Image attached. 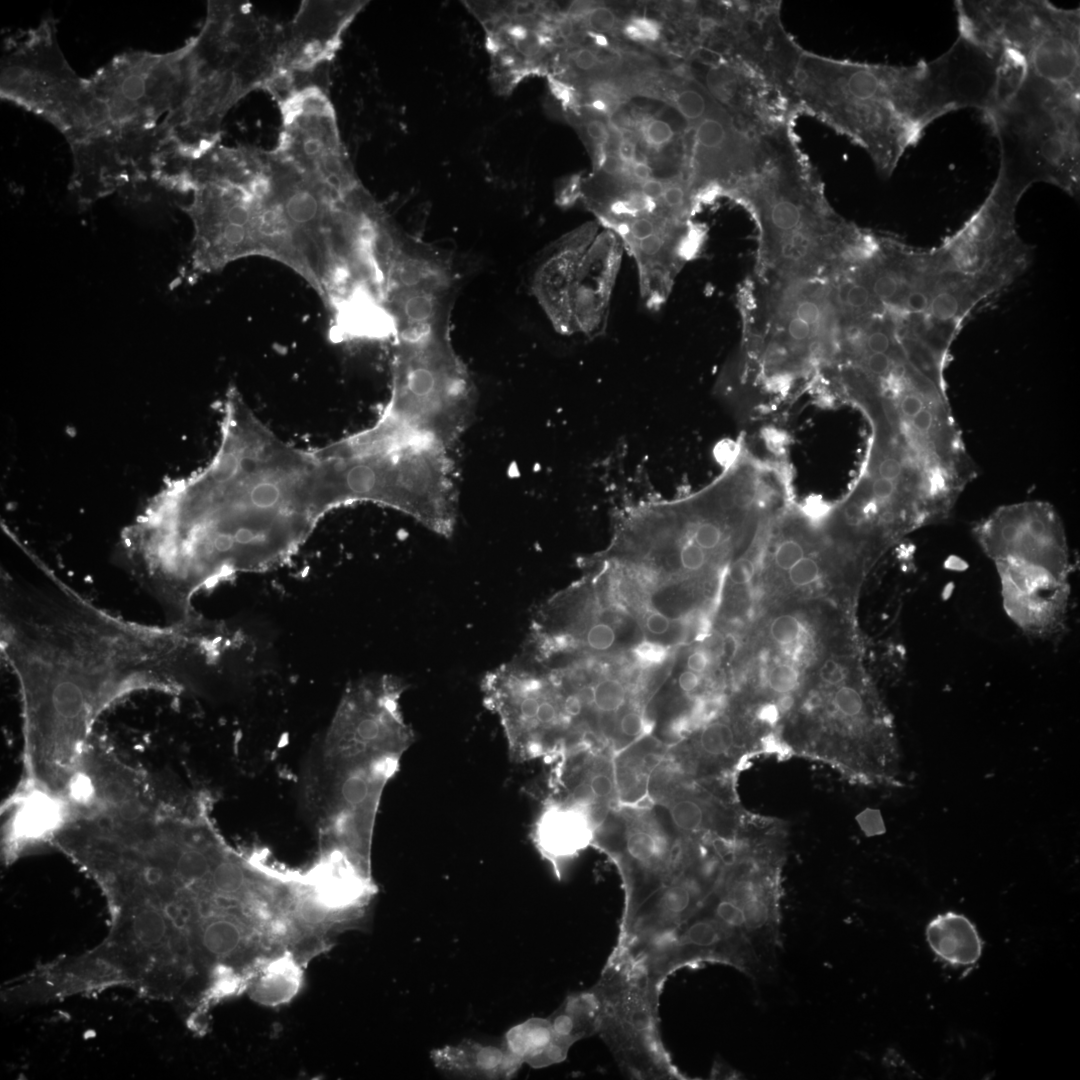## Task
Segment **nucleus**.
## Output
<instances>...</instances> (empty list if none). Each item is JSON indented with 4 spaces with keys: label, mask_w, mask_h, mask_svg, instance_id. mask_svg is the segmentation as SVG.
Returning <instances> with one entry per match:
<instances>
[{
    "label": "nucleus",
    "mask_w": 1080,
    "mask_h": 1080,
    "mask_svg": "<svg viewBox=\"0 0 1080 1080\" xmlns=\"http://www.w3.org/2000/svg\"><path fill=\"white\" fill-rule=\"evenodd\" d=\"M209 632L201 621L117 616L44 566L39 583H2L1 655L21 701L17 786L64 798L98 719L134 693H180L188 666L215 655Z\"/></svg>",
    "instance_id": "f257e3e1"
},
{
    "label": "nucleus",
    "mask_w": 1080,
    "mask_h": 1080,
    "mask_svg": "<svg viewBox=\"0 0 1080 1080\" xmlns=\"http://www.w3.org/2000/svg\"><path fill=\"white\" fill-rule=\"evenodd\" d=\"M209 464L156 496L122 535L135 578L171 615L197 616L202 589L290 557L336 507L320 449L288 445L235 389Z\"/></svg>",
    "instance_id": "f03ea898"
},
{
    "label": "nucleus",
    "mask_w": 1080,
    "mask_h": 1080,
    "mask_svg": "<svg viewBox=\"0 0 1080 1080\" xmlns=\"http://www.w3.org/2000/svg\"><path fill=\"white\" fill-rule=\"evenodd\" d=\"M229 844L209 808L165 803L104 823L75 863L102 890L108 936L91 954L119 984L186 1001L210 980L206 948L231 903Z\"/></svg>",
    "instance_id": "7ed1b4c3"
},
{
    "label": "nucleus",
    "mask_w": 1080,
    "mask_h": 1080,
    "mask_svg": "<svg viewBox=\"0 0 1080 1080\" xmlns=\"http://www.w3.org/2000/svg\"><path fill=\"white\" fill-rule=\"evenodd\" d=\"M278 109L259 183L264 253L303 277L333 315L372 282L381 209L353 168L328 96L298 94Z\"/></svg>",
    "instance_id": "20e7f679"
},
{
    "label": "nucleus",
    "mask_w": 1080,
    "mask_h": 1080,
    "mask_svg": "<svg viewBox=\"0 0 1080 1080\" xmlns=\"http://www.w3.org/2000/svg\"><path fill=\"white\" fill-rule=\"evenodd\" d=\"M402 695L383 679L351 683L326 733L315 778L319 856L368 873L384 788L414 741L401 710Z\"/></svg>",
    "instance_id": "39448f33"
},
{
    "label": "nucleus",
    "mask_w": 1080,
    "mask_h": 1080,
    "mask_svg": "<svg viewBox=\"0 0 1080 1080\" xmlns=\"http://www.w3.org/2000/svg\"><path fill=\"white\" fill-rule=\"evenodd\" d=\"M766 145L758 170L728 194L756 223V275L787 279L828 274L860 227L831 207L794 128L768 135Z\"/></svg>",
    "instance_id": "423d86ee"
},
{
    "label": "nucleus",
    "mask_w": 1080,
    "mask_h": 1080,
    "mask_svg": "<svg viewBox=\"0 0 1080 1080\" xmlns=\"http://www.w3.org/2000/svg\"><path fill=\"white\" fill-rule=\"evenodd\" d=\"M284 25L247 1H208L199 32L188 39L190 79L181 105L162 122L193 154L220 143L228 113L254 91L268 92L279 66Z\"/></svg>",
    "instance_id": "0eeeda50"
},
{
    "label": "nucleus",
    "mask_w": 1080,
    "mask_h": 1080,
    "mask_svg": "<svg viewBox=\"0 0 1080 1080\" xmlns=\"http://www.w3.org/2000/svg\"><path fill=\"white\" fill-rule=\"evenodd\" d=\"M784 855L754 847L726 869L699 911L657 962L665 978L704 963L732 966L757 986L775 976L780 949V873Z\"/></svg>",
    "instance_id": "6e6552de"
},
{
    "label": "nucleus",
    "mask_w": 1080,
    "mask_h": 1080,
    "mask_svg": "<svg viewBox=\"0 0 1080 1080\" xmlns=\"http://www.w3.org/2000/svg\"><path fill=\"white\" fill-rule=\"evenodd\" d=\"M914 65L836 59L804 50L792 84L799 114L846 136L889 178L906 150L922 138Z\"/></svg>",
    "instance_id": "1a4fd4ad"
},
{
    "label": "nucleus",
    "mask_w": 1080,
    "mask_h": 1080,
    "mask_svg": "<svg viewBox=\"0 0 1080 1080\" xmlns=\"http://www.w3.org/2000/svg\"><path fill=\"white\" fill-rule=\"evenodd\" d=\"M337 507L373 502L401 511L450 536L456 496L448 449L384 417L320 449Z\"/></svg>",
    "instance_id": "9d476101"
},
{
    "label": "nucleus",
    "mask_w": 1080,
    "mask_h": 1080,
    "mask_svg": "<svg viewBox=\"0 0 1080 1080\" xmlns=\"http://www.w3.org/2000/svg\"><path fill=\"white\" fill-rule=\"evenodd\" d=\"M1000 150L999 171L1028 190L1049 183L1073 197L1080 188V90L1030 71L985 117Z\"/></svg>",
    "instance_id": "9b49d317"
},
{
    "label": "nucleus",
    "mask_w": 1080,
    "mask_h": 1080,
    "mask_svg": "<svg viewBox=\"0 0 1080 1080\" xmlns=\"http://www.w3.org/2000/svg\"><path fill=\"white\" fill-rule=\"evenodd\" d=\"M441 325L396 335L391 394L381 414L448 449L471 422L474 389Z\"/></svg>",
    "instance_id": "f8f14e48"
},
{
    "label": "nucleus",
    "mask_w": 1080,
    "mask_h": 1080,
    "mask_svg": "<svg viewBox=\"0 0 1080 1080\" xmlns=\"http://www.w3.org/2000/svg\"><path fill=\"white\" fill-rule=\"evenodd\" d=\"M623 250L619 239L596 222L552 245L534 271L531 287L558 332L587 337L604 332Z\"/></svg>",
    "instance_id": "ddd939ff"
},
{
    "label": "nucleus",
    "mask_w": 1080,
    "mask_h": 1080,
    "mask_svg": "<svg viewBox=\"0 0 1080 1080\" xmlns=\"http://www.w3.org/2000/svg\"><path fill=\"white\" fill-rule=\"evenodd\" d=\"M0 75L1 99L43 118L69 144L96 131L88 78L65 58L52 17L5 39Z\"/></svg>",
    "instance_id": "4468645a"
},
{
    "label": "nucleus",
    "mask_w": 1080,
    "mask_h": 1080,
    "mask_svg": "<svg viewBox=\"0 0 1080 1080\" xmlns=\"http://www.w3.org/2000/svg\"><path fill=\"white\" fill-rule=\"evenodd\" d=\"M592 846L605 853L619 872L624 891L620 924L628 922L706 850L704 841L679 834L661 809L650 803L613 807L598 825Z\"/></svg>",
    "instance_id": "2eb2a0df"
},
{
    "label": "nucleus",
    "mask_w": 1080,
    "mask_h": 1080,
    "mask_svg": "<svg viewBox=\"0 0 1080 1080\" xmlns=\"http://www.w3.org/2000/svg\"><path fill=\"white\" fill-rule=\"evenodd\" d=\"M570 683L562 671L533 669L519 662L505 663L485 674L483 702L500 721L512 761H553L580 747L565 710Z\"/></svg>",
    "instance_id": "dca6fc26"
},
{
    "label": "nucleus",
    "mask_w": 1080,
    "mask_h": 1080,
    "mask_svg": "<svg viewBox=\"0 0 1080 1080\" xmlns=\"http://www.w3.org/2000/svg\"><path fill=\"white\" fill-rule=\"evenodd\" d=\"M599 1001L597 1034L622 1073L632 1079L683 1080L659 1029L663 987L639 965L608 958L592 986Z\"/></svg>",
    "instance_id": "f3484780"
},
{
    "label": "nucleus",
    "mask_w": 1080,
    "mask_h": 1080,
    "mask_svg": "<svg viewBox=\"0 0 1080 1080\" xmlns=\"http://www.w3.org/2000/svg\"><path fill=\"white\" fill-rule=\"evenodd\" d=\"M190 79V45L164 53L119 54L88 78L97 131L151 127L185 99Z\"/></svg>",
    "instance_id": "a211bd4d"
},
{
    "label": "nucleus",
    "mask_w": 1080,
    "mask_h": 1080,
    "mask_svg": "<svg viewBox=\"0 0 1080 1080\" xmlns=\"http://www.w3.org/2000/svg\"><path fill=\"white\" fill-rule=\"evenodd\" d=\"M69 191L86 208L125 186L155 181L174 147L163 122L151 127L98 131L69 144Z\"/></svg>",
    "instance_id": "6ab92c4d"
},
{
    "label": "nucleus",
    "mask_w": 1080,
    "mask_h": 1080,
    "mask_svg": "<svg viewBox=\"0 0 1080 1080\" xmlns=\"http://www.w3.org/2000/svg\"><path fill=\"white\" fill-rule=\"evenodd\" d=\"M1026 191L998 172L982 204L941 244L958 272L1008 287L1026 271L1032 252L1017 234L1015 222Z\"/></svg>",
    "instance_id": "aec40b11"
},
{
    "label": "nucleus",
    "mask_w": 1080,
    "mask_h": 1080,
    "mask_svg": "<svg viewBox=\"0 0 1080 1080\" xmlns=\"http://www.w3.org/2000/svg\"><path fill=\"white\" fill-rule=\"evenodd\" d=\"M999 54L958 32L951 47L937 58L914 64V93L918 118L926 129L936 119L973 108L988 115L1000 97Z\"/></svg>",
    "instance_id": "412c9836"
},
{
    "label": "nucleus",
    "mask_w": 1080,
    "mask_h": 1080,
    "mask_svg": "<svg viewBox=\"0 0 1080 1080\" xmlns=\"http://www.w3.org/2000/svg\"><path fill=\"white\" fill-rule=\"evenodd\" d=\"M973 534L994 564H1022L1069 578L1071 561L1064 526L1046 502L1002 506L979 521Z\"/></svg>",
    "instance_id": "4be33fe9"
},
{
    "label": "nucleus",
    "mask_w": 1080,
    "mask_h": 1080,
    "mask_svg": "<svg viewBox=\"0 0 1080 1080\" xmlns=\"http://www.w3.org/2000/svg\"><path fill=\"white\" fill-rule=\"evenodd\" d=\"M366 5V1H302L284 25L279 67L267 93L275 98L301 85H327L328 68L344 34Z\"/></svg>",
    "instance_id": "5701e85b"
},
{
    "label": "nucleus",
    "mask_w": 1080,
    "mask_h": 1080,
    "mask_svg": "<svg viewBox=\"0 0 1080 1080\" xmlns=\"http://www.w3.org/2000/svg\"><path fill=\"white\" fill-rule=\"evenodd\" d=\"M1003 608L1025 634L1050 638L1065 626L1070 585L1052 572L1016 563H995Z\"/></svg>",
    "instance_id": "b1692460"
},
{
    "label": "nucleus",
    "mask_w": 1080,
    "mask_h": 1080,
    "mask_svg": "<svg viewBox=\"0 0 1080 1080\" xmlns=\"http://www.w3.org/2000/svg\"><path fill=\"white\" fill-rule=\"evenodd\" d=\"M614 756L586 746L564 753L552 761L549 795L588 809L598 827L619 804Z\"/></svg>",
    "instance_id": "393cba45"
},
{
    "label": "nucleus",
    "mask_w": 1080,
    "mask_h": 1080,
    "mask_svg": "<svg viewBox=\"0 0 1080 1080\" xmlns=\"http://www.w3.org/2000/svg\"><path fill=\"white\" fill-rule=\"evenodd\" d=\"M596 829L588 809L548 795L535 820L532 840L555 876L562 879L567 867L592 846Z\"/></svg>",
    "instance_id": "a878e982"
},
{
    "label": "nucleus",
    "mask_w": 1080,
    "mask_h": 1080,
    "mask_svg": "<svg viewBox=\"0 0 1080 1080\" xmlns=\"http://www.w3.org/2000/svg\"><path fill=\"white\" fill-rule=\"evenodd\" d=\"M926 940L941 960L953 966L975 964L982 954V940L975 925L964 915L945 912L926 927Z\"/></svg>",
    "instance_id": "bb28decb"
},
{
    "label": "nucleus",
    "mask_w": 1080,
    "mask_h": 1080,
    "mask_svg": "<svg viewBox=\"0 0 1080 1080\" xmlns=\"http://www.w3.org/2000/svg\"><path fill=\"white\" fill-rule=\"evenodd\" d=\"M304 965L290 951L280 953L254 974L246 992L263 1006L276 1007L292 1001L300 992L304 980Z\"/></svg>",
    "instance_id": "cd10ccee"
},
{
    "label": "nucleus",
    "mask_w": 1080,
    "mask_h": 1080,
    "mask_svg": "<svg viewBox=\"0 0 1080 1080\" xmlns=\"http://www.w3.org/2000/svg\"><path fill=\"white\" fill-rule=\"evenodd\" d=\"M507 1049L521 1063L542 1068L566 1059L570 1045L556 1037L549 1018H532L511 1028Z\"/></svg>",
    "instance_id": "c85d7f7f"
},
{
    "label": "nucleus",
    "mask_w": 1080,
    "mask_h": 1080,
    "mask_svg": "<svg viewBox=\"0 0 1080 1080\" xmlns=\"http://www.w3.org/2000/svg\"><path fill=\"white\" fill-rule=\"evenodd\" d=\"M716 100L698 83L687 82L672 95V104L691 128L716 104Z\"/></svg>",
    "instance_id": "c756f323"
},
{
    "label": "nucleus",
    "mask_w": 1080,
    "mask_h": 1080,
    "mask_svg": "<svg viewBox=\"0 0 1080 1080\" xmlns=\"http://www.w3.org/2000/svg\"><path fill=\"white\" fill-rule=\"evenodd\" d=\"M803 634V626L797 617L783 614L776 617L770 625L772 639L781 646H792Z\"/></svg>",
    "instance_id": "7c9ffc66"
},
{
    "label": "nucleus",
    "mask_w": 1080,
    "mask_h": 1080,
    "mask_svg": "<svg viewBox=\"0 0 1080 1080\" xmlns=\"http://www.w3.org/2000/svg\"><path fill=\"white\" fill-rule=\"evenodd\" d=\"M799 681L798 670L790 664H778L772 667L767 676L770 690L784 697L797 689Z\"/></svg>",
    "instance_id": "2f4dec72"
},
{
    "label": "nucleus",
    "mask_w": 1080,
    "mask_h": 1080,
    "mask_svg": "<svg viewBox=\"0 0 1080 1080\" xmlns=\"http://www.w3.org/2000/svg\"><path fill=\"white\" fill-rule=\"evenodd\" d=\"M624 35L636 42L653 43L661 36L660 24L644 16L632 17L623 28Z\"/></svg>",
    "instance_id": "473e14b6"
},
{
    "label": "nucleus",
    "mask_w": 1080,
    "mask_h": 1080,
    "mask_svg": "<svg viewBox=\"0 0 1080 1080\" xmlns=\"http://www.w3.org/2000/svg\"><path fill=\"white\" fill-rule=\"evenodd\" d=\"M674 135L671 125L662 119H651L642 126L643 139L651 147L659 148L669 144Z\"/></svg>",
    "instance_id": "72a5a7b5"
},
{
    "label": "nucleus",
    "mask_w": 1080,
    "mask_h": 1080,
    "mask_svg": "<svg viewBox=\"0 0 1080 1080\" xmlns=\"http://www.w3.org/2000/svg\"><path fill=\"white\" fill-rule=\"evenodd\" d=\"M804 556L805 550L799 541L795 539H785L776 547L773 560L779 569L788 571Z\"/></svg>",
    "instance_id": "f704fd0d"
},
{
    "label": "nucleus",
    "mask_w": 1080,
    "mask_h": 1080,
    "mask_svg": "<svg viewBox=\"0 0 1080 1080\" xmlns=\"http://www.w3.org/2000/svg\"><path fill=\"white\" fill-rule=\"evenodd\" d=\"M820 577L818 562L809 556H804L788 570V578L795 586H807Z\"/></svg>",
    "instance_id": "c9c22d12"
},
{
    "label": "nucleus",
    "mask_w": 1080,
    "mask_h": 1080,
    "mask_svg": "<svg viewBox=\"0 0 1080 1080\" xmlns=\"http://www.w3.org/2000/svg\"><path fill=\"white\" fill-rule=\"evenodd\" d=\"M617 22L613 10L605 6H595L585 13V23L593 32L600 34L611 31Z\"/></svg>",
    "instance_id": "e433bc0d"
},
{
    "label": "nucleus",
    "mask_w": 1080,
    "mask_h": 1080,
    "mask_svg": "<svg viewBox=\"0 0 1080 1080\" xmlns=\"http://www.w3.org/2000/svg\"><path fill=\"white\" fill-rule=\"evenodd\" d=\"M696 544L704 550H713L718 547L723 538L720 526L711 521L699 523L691 533Z\"/></svg>",
    "instance_id": "4c0bfd02"
},
{
    "label": "nucleus",
    "mask_w": 1080,
    "mask_h": 1080,
    "mask_svg": "<svg viewBox=\"0 0 1080 1080\" xmlns=\"http://www.w3.org/2000/svg\"><path fill=\"white\" fill-rule=\"evenodd\" d=\"M706 550L694 542L692 537L687 539L680 547L679 561L683 569L698 571L706 563Z\"/></svg>",
    "instance_id": "58836bf2"
},
{
    "label": "nucleus",
    "mask_w": 1080,
    "mask_h": 1080,
    "mask_svg": "<svg viewBox=\"0 0 1080 1080\" xmlns=\"http://www.w3.org/2000/svg\"><path fill=\"white\" fill-rule=\"evenodd\" d=\"M586 642L594 650H608L615 642V631L606 623H596L588 630Z\"/></svg>",
    "instance_id": "ea45409f"
},
{
    "label": "nucleus",
    "mask_w": 1080,
    "mask_h": 1080,
    "mask_svg": "<svg viewBox=\"0 0 1080 1080\" xmlns=\"http://www.w3.org/2000/svg\"><path fill=\"white\" fill-rule=\"evenodd\" d=\"M846 677L847 671L844 666L833 659H827L819 669V678L829 686L840 685Z\"/></svg>",
    "instance_id": "a19ab883"
},
{
    "label": "nucleus",
    "mask_w": 1080,
    "mask_h": 1080,
    "mask_svg": "<svg viewBox=\"0 0 1080 1080\" xmlns=\"http://www.w3.org/2000/svg\"><path fill=\"white\" fill-rule=\"evenodd\" d=\"M569 58L572 65L583 72L592 71L601 63L598 54L590 48H579L573 51Z\"/></svg>",
    "instance_id": "79ce46f5"
},
{
    "label": "nucleus",
    "mask_w": 1080,
    "mask_h": 1080,
    "mask_svg": "<svg viewBox=\"0 0 1080 1080\" xmlns=\"http://www.w3.org/2000/svg\"><path fill=\"white\" fill-rule=\"evenodd\" d=\"M635 654L643 663L656 664L664 659L666 651L664 647L659 644L642 642L635 648Z\"/></svg>",
    "instance_id": "37998d69"
},
{
    "label": "nucleus",
    "mask_w": 1080,
    "mask_h": 1080,
    "mask_svg": "<svg viewBox=\"0 0 1080 1080\" xmlns=\"http://www.w3.org/2000/svg\"><path fill=\"white\" fill-rule=\"evenodd\" d=\"M754 576V565L751 560L747 558H741L732 564L729 577L730 580L737 585H744L749 583Z\"/></svg>",
    "instance_id": "c03bdc74"
},
{
    "label": "nucleus",
    "mask_w": 1080,
    "mask_h": 1080,
    "mask_svg": "<svg viewBox=\"0 0 1080 1080\" xmlns=\"http://www.w3.org/2000/svg\"><path fill=\"white\" fill-rule=\"evenodd\" d=\"M585 133L595 144L602 146L609 138L606 124L599 119H592L585 124Z\"/></svg>",
    "instance_id": "a18cd8bd"
},
{
    "label": "nucleus",
    "mask_w": 1080,
    "mask_h": 1080,
    "mask_svg": "<svg viewBox=\"0 0 1080 1080\" xmlns=\"http://www.w3.org/2000/svg\"><path fill=\"white\" fill-rule=\"evenodd\" d=\"M669 618L661 612L654 611L647 615L645 619L646 629L654 635H663L670 628Z\"/></svg>",
    "instance_id": "49530a36"
},
{
    "label": "nucleus",
    "mask_w": 1080,
    "mask_h": 1080,
    "mask_svg": "<svg viewBox=\"0 0 1080 1080\" xmlns=\"http://www.w3.org/2000/svg\"><path fill=\"white\" fill-rule=\"evenodd\" d=\"M618 159L622 164L632 165L636 161V145L630 139H622L617 150Z\"/></svg>",
    "instance_id": "de8ad7c7"
},
{
    "label": "nucleus",
    "mask_w": 1080,
    "mask_h": 1080,
    "mask_svg": "<svg viewBox=\"0 0 1080 1080\" xmlns=\"http://www.w3.org/2000/svg\"><path fill=\"white\" fill-rule=\"evenodd\" d=\"M677 683L682 692L690 694L699 687L700 677L698 673L687 669L679 675Z\"/></svg>",
    "instance_id": "09e8293b"
},
{
    "label": "nucleus",
    "mask_w": 1080,
    "mask_h": 1080,
    "mask_svg": "<svg viewBox=\"0 0 1080 1080\" xmlns=\"http://www.w3.org/2000/svg\"><path fill=\"white\" fill-rule=\"evenodd\" d=\"M686 664L689 670L699 674L707 668L709 656L704 650H695L688 656Z\"/></svg>",
    "instance_id": "8fccbe9b"
},
{
    "label": "nucleus",
    "mask_w": 1080,
    "mask_h": 1080,
    "mask_svg": "<svg viewBox=\"0 0 1080 1080\" xmlns=\"http://www.w3.org/2000/svg\"><path fill=\"white\" fill-rule=\"evenodd\" d=\"M630 167L631 176L635 183H640L653 177L652 168L645 162L636 160Z\"/></svg>",
    "instance_id": "3c124183"
}]
</instances>
